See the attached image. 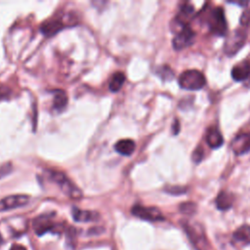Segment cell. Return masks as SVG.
I'll return each instance as SVG.
<instances>
[{
  "instance_id": "25",
  "label": "cell",
  "mask_w": 250,
  "mask_h": 250,
  "mask_svg": "<svg viewBox=\"0 0 250 250\" xmlns=\"http://www.w3.org/2000/svg\"><path fill=\"white\" fill-rule=\"evenodd\" d=\"M240 24L242 26H248L250 25V8L248 9H245L240 17Z\"/></svg>"
},
{
  "instance_id": "9",
  "label": "cell",
  "mask_w": 250,
  "mask_h": 250,
  "mask_svg": "<svg viewBox=\"0 0 250 250\" xmlns=\"http://www.w3.org/2000/svg\"><path fill=\"white\" fill-rule=\"evenodd\" d=\"M131 212L134 216L148 222H158V221H163L165 219L161 211L156 207L135 205L132 207Z\"/></svg>"
},
{
  "instance_id": "15",
  "label": "cell",
  "mask_w": 250,
  "mask_h": 250,
  "mask_svg": "<svg viewBox=\"0 0 250 250\" xmlns=\"http://www.w3.org/2000/svg\"><path fill=\"white\" fill-rule=\"evenodd\" d=\"M215 203L219 210H229L233 204V195L228 190H221L216 197Z\"/></svg>"
},
{
  "instance_id": "10",
  "label": "cell",
  "mask_w": 250,
  "mask_h": 250,
  "mask_svg": "<svg viewBox=\"0 0 250 250\" xmlns=\"http://www.w3.org/2000/svg\"><path fill=\"white\" fill-rule=\"evenodd\" d=\"M28 201H29V196L25 194L9 195L0 200V212L22 207L26 205Z\"/></svg>"
},
{
  "instance_id": "12",
  "label": "cell",
  "mask_w": 250,
  "mask_h": 250,
  "mask_svg": "<svg viewBox=\"0 0 250 250\" xmlns=\"http://www.w3.org/2000/svg\"><path fill=\"white\" fill-rule=\"evenodd\" d=\"M230 74L234 81L240 82L247 80L250 77V62L247 61H243L236 63L231 68Z\"/></svg>"
},
{
  "instance_id": "11",
  "label": "cell",
  "mask_w": 250,
  "mask_h": 250,
  "mask_svg": "<svg viewBox=\"0 0 250 250\" xmlns=\"http://www.w3.org/2000/svg\"><path fill=\"white\" fill-rule=\"evenodd\" d=\"M231 148L236 155H242L250 151V132L236 135L231 142Z\"/></svg>"
},
{
  "instance_id": "8",
  "label": "cell",
  "mask_w": 250,
  "mask_h": 250,
  "mask_svg": "<svg viewBox=\"0 0 250 250\" xmlns=\"http://www.w3.org/2000/svg\"><path fill=\"white\" fill-rule=\"evenodd\" d=\"M194 30L190 27V25H187L175 34L172 40V45L176 51H181L190 46L194 42Z\"/></svg>"
},
{
  "instance_id": "1",
  "label": "cell",
  "mask_w": 250,
  "mask_h": 250,
  "mask_svg": "<svg viewBox=\"0 0 250 250\" xmlns=\"http://www.w3.org/2000/svg\"><path fill=\"white\" fill-rule=\"evenodd\" d=\"M209 30L216 36H225L228 32V24L225 12L222 7L213 8L206 17Z\"/></svg>"
},
{
  "instance_id": "28",
  "label": "cell",
  "mask_w": 250,
  "mask_h": 250,
  "mask_svg": "<svg viewBox=\"0 0 250 250\" xmlns=\"http://www.w3.org/2000/svg\"><path fill=\"white\" fill-rule=\"evenodd\" d=\"M172 131H173V134L174 135H177L179 132H180V129H181V126H180V122L178 119H175L174 120V123H173V126H172Z\"/></svg>"
},
{
  "instance_id": "4",
  "label": "cell",
  "mask_w": 250,
  "mask_h": 250,
  "mask_svg": "<svg viewBox=\"0 0 250 250\" xmlns=\"http://www.w3.org/2000/svg\"><path fill=\"white\" fill-rule=\"evenodd\" d=\"M183 227L188 239L196 250H206L208 248V242L200 225L197 223L185 222Z\"/></svg>"
},
{
  "instance_id": "13",
  "label": "cell",
  "mask_w": 250,
  "mask_h": 250,
  "mask_svg": "<svg viewBox=\"0 0 250 250\" xmlns=\"http://www.w3.org/2000/svg\"><path fill=\"white\" fill-rule=\"evenodd\" d=\"M63 27H64V23L61 18H52L44 21L41 24L40 29L43 34L47 36H51L57 33L58 31H60L61 29H62Z\"/></svg>"
},
{
  "instance_id": "18",
  "label": "cell",
  "mask_w": 250,
  "mask_h": 250,
  "mask_svg": "<svg viewBox=\"0 0 250 250\" xmlns=\"http://www.w3.org/2000/svg\"><path fill=\"white\" fill-rule=\"evenodd\" d=\"M232 237L235 241L242 243L243 245L250 244V226L243 225L234 230Z\"/></svg>"
},
{
  "instance_id": "6",
  "label": "cell",
  "mask_w": 250,
  "mask_h": 250,
  "mask_svg": "<svg viewBox=\"0 0 250 250\" xmlns=\"http://www.w3.org/2000/svg\"><path fill=\"white\" fill-rule=\"evenodd\" d=\"M33 229L37 235H43L46 232L59 233L62 231V225L56 224L52 220V215H40L33 221Z\"/></svg>"
},
{
  "instance_id": "24",
  "label": "cell",
  "mask_w": 250,
  "mask_h": 250,
  "mask_svg": "<svg viewBox=\"0 0 250 250\" xmlns=\"http://www.w3.org/2000/svg\"><path fill=\"white\" fill-rule=\"evenodd\" d=\"M165 191L174 194V195H179L182 193H185L187 191V188L185 187H179V186H173V187H168L165 188Z\"/></svg>"
},
{
  "instance_id": "26",
  "label": "cell",
  "mask_w": 250,
  "mask_h": 250,
  "mask_svg": "<svg viewBox=\"0 0 250 250\" xmlns=\"http://www.w3.org/2000/svg\"><path fill=\"white\" fill-rule=\"evenodd\" d=\"M12 169H13V166L9 162L0 165V179H2L4 177H6L7 175H9L12 172Z\"/></svg>"
},
{
  "instance_id": "3",
  "label": "cell",
  "mask_w": 250,
  "mask_h": 250,
  "mask_svg": "<svg viewBox=\"0 0 250 250\" xmlns=\"http://www.w3.org/2000/svg\"><path fill=\"white\" fill-rule=\"evenodd\" d=\"M178 82L181 88L195 91L200 90L205 86L206 78L201 71L197 69H188L180 74Z\"/></svg>"
},
{
  "instance_id": "20",
  "label": "cell",
  "mask_w": 250,
  "mask_h": 250,
  "mask_svg": "<svg viewBox=\"0 0 250 250\" xmlns=\"http://www.w3.org/2000/svg\"><path fill=\"white\" fill-rule=\"evenodd\" d=\"M125 81V75L122 72H115L109 81L108 87L111 92H117L121 89L123 83Z\"/></svg>"
},
{
  "instance_id": "2",
  "label": "cell",
  "mask_w": 250,
  "mask_h": 250,
  "mask_svg": "<svg viewBox=\"0 0 250 250\" xmlns=\"http://www.w3.org/2000/svg\"><path fill=\"white\" fill-rule=\"evenodd\" d=\"M48 173L50 175V179L59 186L61 190L65 195L75 200H78L83 196V193L78 188V187L73 182H71V180L67 178L63 173L60 171H51V170L48 171Z\"/></svg>"
},
{
  "instance_id": "29",
  "label": "cell",
  "mask_w": 250,
  "mask_h": 250,
  "mask_svg": "<svg viewBox=\"0 0 250 250\" xmlns=\"http://www.w3.org/2000/svg\"><path fill=\"white\" fill-rule=\"evenodd\" d=\"M10 250H26V248L20 244H14V245H12Z\"/></svg>"
},
{
  "instance_id": "22",
  "label": "cell",
  "mask_w": 250,
  "mask_h": 250,
  "mask_svg": "<svg viewBox=\"0 0 250 250\" xmlns=\"http://www.w3.org/2000/svg\"><path fill=\"white\" fill-rule=\"evenodd\" d=\"M180 211L186 215H191L196 211V204L193 202H184L180 205Z\"/></svg>"
},
{
  "instance_id": "19",
  "label": "cell",
  "mask_w": 250,
  "mask_h": 250,
  "mask_svg": "<svg viewBox=\"0 0 250 250\" xmlns=\"http://www.w3.org/2000/svg\"><path fill=\"white\" fill-rule=\"evenodd\" d=\"M66 104H67V96L65 92L62 90L54 91L53 107L58 111H61L66 106Z\"/></svg>"
},
{
  "instance_id": "23",
  "label": "cell",
  "mask_w": 250,
  "mask_h": 250,
  "mask_svg": "<svg viewBox=\"0 0 250 250\" xmlns=\"http://www.w3.org/2000/svg\"><path fill=\"white\" fill-rule=\"evenodd\" d=\"M203 157H204V151H203V149H202L200 146L196 147V148L193 150L192 154H191V159H192V161H193L195 164L199 163V162L203 159Z\"/></svg>"
},
{
  "instance_id": "16",
  "label": "cell",
  "mask_w": 250,
  "mask_h": 250,
  "mask_svg": "<svg viewBox=\"0 0 250 250\" xmlns=\"http://www.w3.org/2000/svg\"><path fill=\"white\" fill-rule=\"evenodd\" d=\"M72 217L73 220L76 222H92L97 221L99 218V214L94 211H88V210H81L76 207L72 209Z\"/></svg>"
},
{
  "instance_id": "17",
  "label": "cell",
  "mask_w": 250,
  "mask_h": 250,
  "mask_svg": "<svg viewBox=\"0 0 250 250\" xmlns=\"http://www.w3.org/2000/svg\"><path fill=\"white\" fill-rule=\"evenodd\" d=\"M136 147V144L134 141L130 140V139H123L118 141L115 145H114V148L115 150L122 154V155H126L129 156L131 155Z\"/></svg>"
},
{
  "instance_id": "27",
  "label": "cell",
  "mask_w": 250,
  "mask_h": 250,
  "mask_svg": "<svg viewBox=\"0 0 250 250\" xmlns=\"http://www.w3.org/2000/svg\"><path fill=\"white\" fill-rule=\"evenodd\" d=\"M12 95V90L7 86H0V101L9 100Z\"/></svg>"
},
{
  "instance_id": "7",
  "label": "cell",
  "mask_w": 250,
  "mask_h": 250,
  "mask_svg": "<svg viewBox=\"0 0 250 250\" xmlns=\"http://www.w3.org/2000/svg\"><path fill=\"white\" fill-rule=\"evenodd\" d=\"M194 16V7L189 2H185L180 6L179 12L172 21V29L176 30L175 33L180 31L187 25H189V21Z\"/></svg>"
},
{
  "instance_id": "5",
  "label": "cell",
  "mask_w": 250,
  "mask_h": 250,
  "mask_svg": "<svg viewBox=\"0 0 250 250\" xmlns=\"http://www.w3.org/2000/svg\"><path fill=\"white\" fill-rule=\"evenodd\" d=\"M247 34L244 30L236 29L228 34L227 39L224 42L223 51L226 56H234L246 43Z\"/></svg>"
},
{
  "instance_id": "14",
  "label": "cell",
  "mask_w": 250,
  "mask_h": 250,
  "mask_svg": "<svg viewBox=\"0 0 250 250\" xmlns=\"http://www.w3.org/2000/svg\"><path fill=\"white\" fill-rule=\"evenodd\" d=\"M205 140L207 145L213 148H219L224 144V138L217 127H209L206 131Z\"/></svg>"
},
{
  "instance_id": "21",
  "label": "cell",
  "mask_w": 250,
  "mask_h": 250,
  "mask_svg": "<svg viewBox=\"0 0 250 250\" xmlns=\"http://www.w3.org/2000/svg\"><path fill=\"white\" fill-rule=\"evenodd\" d=\"M155 73L164 81L171 80L174 77V72L168 65H161L157 67Z\"/></svg>"
},
{
  "instance_id": "30",
  "label": "cell",
  "mask_w": 250,
  "mask_h": 250,
  "mask_svg": "<svg viewBox=\"0 0 250 250\" xmlns=\"http://www.w3.org/2000/svg\"><path fill=\"white\" fill-rule=\"evenodd\" d=\"M3 243V238H2V236L0 235V245Z\"/></svg>"
}]
</instances>
